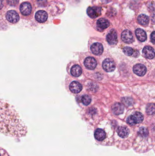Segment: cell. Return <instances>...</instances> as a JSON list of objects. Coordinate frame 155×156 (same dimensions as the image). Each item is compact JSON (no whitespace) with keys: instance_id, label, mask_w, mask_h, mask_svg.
Instances as JSON below:
<instances>
[{"instance_id":"obj_30","label":"cell","mask_w":155,"mask_h":156,"mask_svg":"<svg viewBox=\"0 0 155 156\" xmlns=\"http://www.w3.org/2000/svg\"><path fill=\"white\" fill-rule=\"evenodd\" d=\"M0 156H1V155H0Z\"/></svg>"},{"instance_id":"obj_26","label":"cell","mask_w":155,"mask_h":156,"mask_svg":"<svg viewBox=\"0 0 155 156\" xmlns=\"http://www.w3.org/2000/svg\"><path fill=\"white\" fill-rule=\"evenodd\" d=\"M8 4L12 6H15L18 4L19 0H7Z\"/></svg>"},{"instance_id":"obj_17","label":"cell","mask_w":155,"mask_h":156,"mask_svg":"<svg viewBox=\"0 0 155 156\" xmlns=\"http://www.w3.org/2000/svg\"><path fill=\"white\" fill-rule=\"evenodd\" d=\"M69 88L72 92L77 94L81 91L83 89V87L82 84L78 82L73 81L70 84Z\"/></svg>"},{"instance_id":"obj_27","label":"cell","mask_w":155,"mask_h":156,"mask_svg":"<svg viewBox=\"0 0 155 156\" xmlns=\"http://www.w3.org/2000/svg\"><path fill=\"white\" fill-rule=\"evenodd\" d=\"M37 2L40 6H44L46 4V0H37Z\"/></svg>"},{"instance_id":"obj_16","label":"cell","mask_w":155,"mask_h":156,"mask_svg":"<svg viewBox=\"0 0 155 156\" xmlns=\"http://www.w3.org/2000/svg\"><path fill=\"white\" fill-rule=\"evenodd\" d=\"M35 19L39 23H44L47 20L48 14L44 11H39L36 13L35 15Z\"/></svg>"},{"instance_id":"obj_23","label":"cell","mask_w":155,"mask_h":156,"mask_svg":"<svg viewBox=\"0 0 155 156\" xmlns=\"http://www.w3.org/2000/svg\"><path fill=\"white\" fill-rule=\"evenodd\" d=\"M82 102L84 105H88L91 103L92 99L88 95H84L82 98Z\"/></svg>"},{"instance_id":"obj_4","label":"cell","mask_w":155,"mask_h":156,"mask_svg":"<svg viewBox=\"0 0 155 156\" xmlns=\"http://www.w3.org/2000/svg\"><path fill=\"white\" fill-rule=\"evenodd\" d=\"M94 137L98 142H104L107 136L105 131L101 128H97L94 133Z\"/></svg>"},{"instance_id":"obj_6","label":"cell","mask_w":155,"mask_h":156,"mask_svg":"<svg viewBox=\"0 0 155 156\" xmlns=\"http://www.w3.org/2000/svg\"><path fill=\"white\" fill-rule=\"evenodd\" d=\"M101 8L100 7H89L87 9V13L88 16L92 18H95L101 14Z\"/></svg>"},{"instance_id":"obj_24","label":"cell","mask_w":155,"mask_h":156,"mask_svg":"<svg viewBox=\"0 0 155 156\" xmlns=\"http://www.w3.org/2000/svg\"><path fill=\"white\" fill-rule=\"evenodd\" d=\"M122 102L124 104L127 106H131L133 104V100L129 97H125L122 99Z\"/></svg>"},{"instance_id":"obj_25","label":"cell","mask_w":155,"mask_h":156,"mask_svg":"<svg viewBox=\"0 0 155 156\" xmlns=\"http://www.w3.org/2000/svg\"><path fill=\"white\" fill-rule=\"evenodd\" d=\"M123 51L124 54L128 56L132 55L134 53L133 49L132 48L129 47H125L123 49Z\"/></svg>"},{"instance_id":"obj_7","label":"cell","mask_w":155,"mask_h":156,"mask_svg":"<svg viewBox=\"0 0 155 156\" xmlns=\"http://www.w3.org/2000/svg\"><path fill=\"white\" fill-rule=\"evenodd\" d=\"M106 40L111 45H115L118 41V37L116 32L114 29H112L106 36Z\"/></svg>"},{"instance_id":"obj_9","label":"cell","mask_w":155,"mask_h":156,"mask_svg":"<svg viewBox=\"0 0 155 156\" xmlns=\"http://www.w3.org/2000/svg\"><path fill=\"white\" fill-rule=\"evenodd\" d=\"M6 18L9 22L12 23H15L18 22L19 16L18 14L14 10H11L7 12Z\"/></svg>"},{"instance_id":"obj_5","label":"cell","mask_w":155,"mask_h":156,"mask_svg":"<svg viewBox=\"0 0 155 156\" xmlns=\"http://www.w3.org/2000/svg\"><path fill=\"white\" fill-rule=\"evenodd\" d=\"M116 133L119 138L126 139L130 135V130L126 126H120L116 129Z\"/></svg>"},{"instance_id":"obj_20","label":"cell","mask_w":155,"mask_h":156,"mask_svg":"<svg viewBox=\"0 0 155 156\" xmlns=\"http://www.w3.org/2000/svg\"><path fill=\"white\" fill-rule=\"evenodd\" d=\"M137 21L141 25L146 26L149 23V18L146 15L141 14L138 16Z\"/></svg>"},{"instance_id":"obj_10","label":"cell","mask_w":155,"mask_h":156,"mask_svg":"<svg viewBox=\"0 0 155 156\" xmlns=\"http://www.w3.org/2000/svg\"><path fill=\"white\" fill-rule=\"evenodd\" d=\"M20 10L22 14L24 16L29 15L32 12V5L30 3L27 2H23L20 5Z\"/></svg>"},{"instance_id":"obj_2","label":"cell","mask_w":155,"mask_h":156,"mask_svg":"<svg viewBox=\"0 0 155 156\" xmlns=\"http://www.w3.org/2000/svg\"><path fill=\"white\" fill-rule=\"evenodd\" d=\"M143 115L139 112H136L132 115H130L126 120L127 123L133 126L136 125L141 123L143 121Z\"/></svg>"},{"instance_id":"obj_12","label":"cell","mask_w":155,"mask_h":156,"mask_svg":"<svg viewBox=\"0 0 155 156\" xmlns=\"http://www.w3.org/2000/svg\"><path fill=\"white\" fill-rule=\"evenodd\" d=\"M84 65L87 69L93 70L96 67L97 62L94 58L89 57L85 60Z\"/></svg>"},{"instance_id":"obj_28","label":"cell","mask_w":155,"mask_h":156,"mask_svg":"<svg viewBox=\"0 0 155 156\" xmlns=\"http://www.w3.org/2000/svg\"><path fill=\"white\" fill-rule=\"evenodd\" d=\"M151 40L153 44H155V32H153L151 34Z\"/></svg>"},{"instance_id":"obj_13","label":"cell","mask_w":155,"mask_h":156,"mask_svg":"<svg viewBox=\"0 0 155 156\" xmlns=\"http://www.w3.org/2000/svg\"><path fill=\"white\" fill-rule=\"evenodd\" d=\"M154 53L153 48L149 46L145 47L143 49V55L145 57L148 59H153L154 58Z\"/></svg>"},{"instance_id":"obj_29","label":"cell","mask_w":155,"mask_h":156,"mask_svg":"<svg viewBox=\"0 0 155 156\" xmlns=\"http://www.w3.org/2000/svg\"><path fill=\"white\" fill-rule=\"evenodd\" d=\"M3 0H0V10L3 7Z\"/></svg>"},{"instance_id":"obj_18","label":"cell","mask_w":155,"mask_h":156,"mask_svg":"<svg viewBox=\"0 0 155 156\" xmlns=\"http://www.w3.org/2000/svg\"><path fill=\"white\" fill-rule=\"evenodd\" d=\"M124 108L123 105L120 103H116L112 107V110L114 114L116 115L122 114L123 112Z\"/></svg>"},{"instance_id":"obj_1","label":"cell","mask_w":155,"mask_h":156,"mask_svg":"<svg viewBox=\"0 0 155 156\" xmlns=\"http://www.w3.org/2000/svg\"><path fill=\"white\" fill-rule=\"evenodd\" d=\"M0 133L15 138L25 136L28 128L14 106L0 98Z\"/></svg>"},{"instance_id":"obj_19","label":"cell","mask_w":155,"mask_h":156,"mask_svg":"<svg viewBox=\"0 0 155 156\" xmlns=\"http://www.w3.org/2000/svg\"><path fill=\"white\" fill-rule=\"evenodd\" d=\"M136 35L137 39L141 42H144L147 38L146 33L143 29L138 28L136 30Z\"/></svg>"},{"instance_id":"obj_21","label":"cell","mask_w":155,"mask_h":156,"mask_svg":"<svg viewBox=\"0 0 155 156\" xmlns=\"http://www.w3.org/2000/svg\"><path fill=\"white\" fill-rule=\"evenodd\" d=\"M82 73V69L81 67L78 65H75L72 67L71 69V74L76 77H78L81 76Z\"/></svg>"},{"instance_id":"obj_14","label":"cell","mask_w":155,"mask_h":156,"mask_svg":"<svg viewBox=\"0 0 155 156\" xmlns=\"http://www.w3.org/2000/svg\"><path fill=\"white\" fill-rule=\"evenodd\" d=\"M91 50L93 54L96 55H100L103 53V45L100 43H96L92 45Z\"/></svg>"},{"instance_id":"obj_15","label":"cell","mask_w":155,"mask_h":156,"mask_svg":"<svg viewBox=\"0 0 155 156\" xmlns=\"http://www.w3.org/2000/svg\"><path fill=\"white\" fill-rule=\"evenodd\" d=\"M109 21L105 18H100L97 20L96 25L98 29L100 31H103L107 28L109 26Z\"/></svg>"},{"instance_id":"obj_22","label":"cell","mask_w":155,"mask_h":156,"mask_svg":"<svg viewBox=\"0 0 155 156\" xmlns=\"http://www.w3.org/2000/svg\"><path fill=\"white\" fill-rule=\"evenodd\" d=\"M146 112L147 114L153 115L155 113L154 104H149L147 105L146 108Z\"/></svg>"},{"instance_id":"obj_3","label":"cell","mask_w":155,"mask_h":156,"mask_svg":"<svg viewBox=\"0 0 155 156\" xmlns=\"http://www.w3.org/2000/svg\"><path fill=\"white\" fill-rule=\"evenodd\" d=\"M103 67L106 72H113L115 69L116 65L113 60L107 58L103 62Z\"/></svg>"},{"instance_id":"obj_8","label":"cell","mask_w":155,"mask_h":156,"mask_svg":"<svg viewBox=\"0 0 155 156\" xmlns=\"http://www.w3.org/2000/svg\"><path fill=\"white\" fill-rule=\"evenodd\" d=\"M122 39L126 44H131L133 41V36L131 31L125 30L122 33L121 36Z\"/></svg>"},{"instance_id":"obj_11","label":"cell","mask_w":155,"mask_h":156,"mask_svg":"<svg viewBox=\"0 0 155 156\" xmlns=\"http://www.w3.org/2000/svg\"><path fill=\"white\" fill-rule=\"evenodd\" d=\"M133 72L139 76H143L147 72V68L142 64H136L133 67Z\"/></svg>"}]
</instances>
